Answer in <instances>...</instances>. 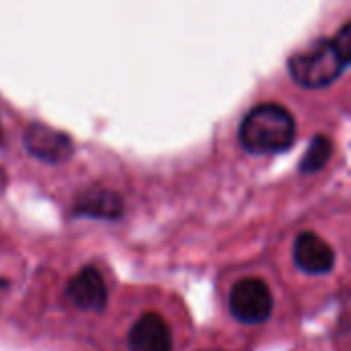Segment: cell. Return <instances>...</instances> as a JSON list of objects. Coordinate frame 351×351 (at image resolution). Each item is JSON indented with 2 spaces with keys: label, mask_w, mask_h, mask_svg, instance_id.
I'll return each mask as SVG.
<instances>
[{
  "label": "cell",
  "mask_w": 351,
  "mask_h": 351,
  "mask_svg": "<svg viewBox=\"0 0 351 351\" xmlns=\"http://www.w3.org/2000/svg\"><path fill=\"white\" fill-rule=\"evenodd\" d=\"M64 298L76 311L103 313L109 304V290L101 271L95 265H86L70 278L64 288Z\"/></svg>",
  "instance_id": "5b68a950"
},
{
  "label": "cell",
  "mask_w": 351,
  "mask_h": 351,
  "mask_svg": "<svg viewBox=\"0 0 351 351\" xmlns=\"http://www.w3.org/2000/svg\"><path fill=\"white\" fill-rule=\"evenodd\" d=\"M331 41H333V45H335V49H337L341 62H343L346 66H351V21L350 23H346V25L335 33V37H333Z\"/></svg>",
  "instance_id": "30bf717a"
},
{
  "label": "cell",
  "mask_w": 351,
  "mask_h": 351,
  "mask_svg": "<svg viewBox=\"0 0 351 351\" xmlns=\"http://www.w3.org/2000/svg\"><path fill=\"white\" fill-rule=\"evenodd\" d=\"M331 154H333V142H331L327 136L317 134V136L311 140V144H308L304 156L300 158V173H304V175L319 173V171L329 162Z\"/></svg>",
  "instance_id": "9c48e42d"
},
{
  "label": "cell",
  "mask_w": 351,
  "mask_h": 351,
  "mask_svg": "<svg viewBox=\"0 0 351 351\" xmlns=\"http://www.w3.org/2000/svg\"><path fill=\"white\" fill-rule=\"evenodd\" d=\"M8 286H10V282H8V280H4V278H0V288H4V290H6Z\"/></svg>",
  "instance_id": "7c38bea8"
},
{
  "label": "cell",
  "mask_w": 351,
  "mask_h": 351,
  "mask_svg": "<svg viewBox=\"0 0 351 351\" xmlns=\"http://www.w3.org/2000/svg\"><path fill=\"white\" fill-rule=\"evenodd\" d=\"M130 351H173V333L156 313H144L128 331Z\"/></svg>",
  "instance_id": "ba28073f"
},
{
  "label": "cell",
  "mask_w": 351,
  "mask_h": 351,
  "mask_svg": "<svg viewBox=\"0 0 351 351\" xmlns=\"http://www.w3.org/2000/svg\"><path fill=\"white\" fill-rule=\"evenodd\" d=\"M4 146V128H2V121H0V148Z\"/></svg>",
  "instance_id": "8fae6325"
},
{
  "label": "cell",
  "mask_w": 351,
  "mask_h": 351,
  "mask_svg": "<svg viewBox=\"0 0 351 351\" xmlns=\"http://www.w3.org/2000/svg\"><path fill=\"white\" fill-rule=\"evenodd\" d=\"M343 68L346 64L331 39H321L288 60L290 76L304 88H325L333 84L341 76Z\"/></svg>",
  "instance_id": "7a4b0ae2"
},
{
  "label": "cell",
  "mask_w": 351,
  "mask_h": 351,
  "mask_svg": "<svg viewBox=\"0 0 351 351\" xmlns=\"http://www.w3.org/2000/svg\"><path fill=\"white\" fill-rule=\"evenodd\" d=\"M123 212H125L123 197L117 191L97 185L78 193L70 208V214L74 218H90V220H105V222L123 218Z\"/></svg>",
  "instance_id": "8992f818"
},
{
  "label": "cell",
  "mask_w": 351,
  "mask_h": 351,
  "mask_svg": "<svg viewBox=\"0 0 351 351\" xmlns=\"http://www.w3.org/2000/svg\"><path fill=\"white\" fill-rule=\"evenodd\" d=\"M23 146L27 154L45 165H64L76 152L74 140L66 132L41 121H33L25 128Z\"/></svg>",
  "instance_id": "277c9868"
},
{
  "label": "cell",
  "mask_w": 351,
  "mask_h": 351,
  "mask_svg": "<svg viewBox=\"0 0 351 351\" xmlns=\"http://www.w3.org/2000/svg\"><path fill=\"white\" fill-rule=\"evenodd\" d=\"M292 257L298 269L308 276H325L335 267V251L315 232H302L296 237Z\"/></svg>",
  "instance_id": "52a82bcc"
},
{
  "label": "cell",
  "mask_w": 351,
  "mask_h": 351,
  "mask_svg": "<svg viewBox=\"0 0 351 351\" xmlns=\"http://www.w3.org/2000/svg\"><path fill=\"white\" fill-rule=\"evenodd\" d=\"M296 140L294 115L280 103H261L241 121L239 142L251 154H280Z\"/></svg>",
  "instance_id": "6da1fadb"
},
{
  "label": "cell",
  "mask_w": 351,
  "mask_h": 351,
  "mask_svg": "<svg viewBox=\"0 0 351 351\" xmlns=\"http://www.w3.org/2000/svg\"><path fill=\"white\" fill-rule=\"evenodd\" d=\"M228 306L232 317L243 325H261L274 313V296L263 280L245 278L232 286Z\"/></svg>",
  "instance_id": "3957f363"
}]
</instances>
